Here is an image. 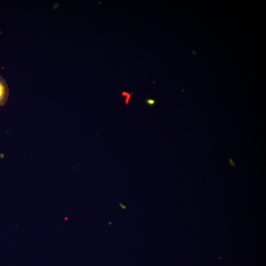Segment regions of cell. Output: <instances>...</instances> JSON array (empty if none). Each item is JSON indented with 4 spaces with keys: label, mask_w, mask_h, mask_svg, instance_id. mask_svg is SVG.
<instances>
[{
    "label": "cell",
    "mask_w": 266,
    "mask_h": 266,
    "mask_svg": "<svg viewBox=\"0 0 266 266\" xmlns=\"http://www.w3.org/2000/svg\"><path fill=\"white\" fill-rule=\"evenodd\" d=\"M9 97V88L5 79L0 75V106H4Z\"/></svg>",
    "instance_id": "1"
},
{
    "label": "cell",
    "mask_w": 266,
    "mask_h": 266,
    "mask_svg": "<svg viewBox=\"0 0 266 266\" xmlns=\"http://www.w3.org/2000/svg\"><path fill=\"white\" fill-rule=\"evenodd\" d=\"M145 103L149 106H153L156 103V101L155 100L152 99H146L145 100Z\"/></svg>",
    "instance_id": "2"
}]
</instances>
